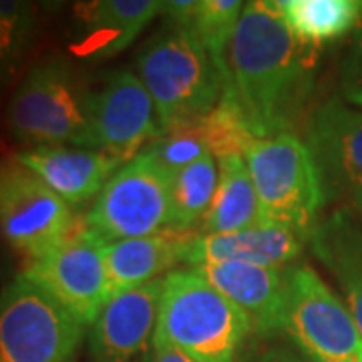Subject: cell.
Wrapping results in <instances>:
<instances>
[{
	"label": "cell",
	"mask_w": 362,
	"mask_h": 362,
	"mask_svg": "<svg viewBox=\"0 0 362 362\" xmlns=\"http://www.w3.org/2000/svg\"><path fill=\"white\" fill-rule=\"evenodd\" d=\"M254 181L262 220L310 235L324 195L310 149L296 133L254 141L244 156Z\"/></svg>",
	"instance_id": "obj_5"
},
{
	"label": "cell",
	"mask_w": 362,
	"mask_h": 362,
	"mask_svg": "<svg viewBox=\"0 0 362 362\" xmlns=\"http://www.w3.org/2000/svg\"><path fill=\"white\" fill-rule=\"evenodd\" d=\"M93 131L97 149L125 163L139 156L149 139L163 135L153 99L139 75L115 71L93 93Z\"/></svg>",
	"instance_id": "obj_12"
},
{
	"label": "cell",
	"mask_w": 362,
	"mask_h": 362,
	"mask_svg": "<svg viewBox=\"0 0 362 362\" xmlns=\"http://www.w3.org/2000/svg\"><path fill=\"white\" fill-rule=\"evenodd\" d=\"M199 270L209 284L246 312L252 330L262 337L282 332L284 324V272L242 262L207 264Z\"/></svg>",
	"instance_id": "obj_17"
},
{
	"label": "cell",
	"mask_w": 362,
	"mask_h": 362,
	"mask_svg": "<svg viewBox=\"0 0 362 362\" xmlns=\"http://www.w3.org/2000/svg\"><path fill=\"white\" fill-rule=\"evenodd\" d=\"M246 2L242 0H199L189 28L202 40L220 73L226 65V54L233 39L235 26L242 18Z\"/></svg>",
	"instance_id": "obj_23"
},
{
	"label": "cell",
	"mask_w": 362,
	"mask_h": 362,
	"mask_svg": "<svg viewBox=\"0 0 362 362\" xmlns=\"http://www.w3.org/2000/svg\"><path fill=\"white\" fill-rule=\"evenodd\" d=\"M312 252L332 274L362 334V216L337 209L308 235Z\"/></svg>",
	"instance_id": "obj_18"
},
{
	"label": "cell",
	"mask_w": 362,
	"mask_h": 362,
	"mask_svg": "<svg viewBox=\"0 0 362 362\" xmlns=\"http://www.w3.org/2000/svg\"><path fill=\"white\" fill-rule=\"evenodd\" d=\"M220 183L214 204L202 221L199 235H226L256 226L262 220L254 181L250 177L244 157L218 159Z\"/></svg>",
	"instance_id": "obj_20"
},
{
	"label": "cell",
	"mask_w": 362,
	"mask_h": 362,
	"mask_svg": "<svg viewBox=\"0 0 362 362\" xmlns=\"http://www.w3.org/2000/svg\"><path fill=\"white\" fill-rule=\"evenodd\" d=\"M199 125L206 135L207 147L216 159L235 156L244 157L254 141H258V137L247 127L246 119L242 117L238 105L226 93H221L218 107L209 115L204 117Z\"/></svg>",
	"instance_id": "obj_24"
},
{
	"label": "cell",
	"mask_w": 362,
	"mask_h": 362,
	"mask_svg": "<svg viewBox=\"0 0 362 362\" xmlns=\"http://www.w3.org/2000/svg\"><path fill=\"white\" fill-rule=\"evenodd\" d=\"M302 233L272 221H259L252 228L226 235H192L183 264L202 268L207 264L242 262L266 268L290 264L302 252Z\"/></svg>",
	"instance_id": "obj_15"
},
{
	"label": "cell",
	"mask_w": 362,
	"mask_h": 362,
	"mask_svg": "<svg viewBox=\"0 0 362 362\" xmlns=\"http://www.w3.org/2000/svg\"><path fill=\"white\" fill-rule=\"evenodd\" d=\"M147 151L156 157L161 163V168L169 171L171 175L180 173L181 169L211 153L199 121L163 133L159 139L147 147Z\"/></svg>",
	"instance_id": "obj_25"
},
{
	"label": "cell",
	"mask_w": 362,
	"mask_h": 362,
	"mask_svg": "<svg viewBox=\"0 0 362 362\" xmlns=\"http://www.w3.org/2000/svg\"><path fill=\"white\" fill-rule=\"evenodd\" d=\"M192 235L177 232L156 233L109 242L105 247L111 294H121L143 284L161 280V274L183 264Z\"/></svg>",
	"instance_id": "obj_19"
},
{
	"label": "cell",
	"mask_w": 362,
	"mask_h": 362,
	"mask_svg": "<svg viewBox=\"0 0 362 362\" xmlns=\"http://www.w3.org/2000/svg\"><path fill=\"white\" fill-rule=\"evenodd\" d=\"M250 330L246 312L199 270L171 272L165 278L153 340L173 344L195 362H235Z\"/></svg>",
	"instance_id": "obj_3"
},
{
	"label": "cell",
	"mask_w": 362,
	"mask_h": 362,
	"mask_svg": "<svg viewBox=\"0 0 362 362\" xmlns=\"http://www.w3.org/2000/svg\"><path fill=\"white\" fill-rule=\"evenodd\" d=\"M161 11L157 0H95L75 8V40L71 51L78 59H109L125 51Z\"/></svg>",
	"instance_id": "obj_16"
},
{
	"label": "cell",
	"mask_w": 362,
	"mask_h": 362,
	"mask_svg": "<svg viewBox=\"0 0 362 362\" xmlns=\"http://www.w3.org/2000/svg\"><path fill=\"white\" fill-rule=\"evenodd\" d=\"M171 187L173 175L145 149L109 180L83 223L107 244L169 232Z\"/></svg>",
	"instance_id": "obj_7"
},
{
	"label": "cell",
	"mask_w": 362,
	"mask_h": 362,
	"mask_svg": "<svg viewBox=\"0 0 362 362\" xmlns=\"http://www.w3.org/2000/svg\"><path fill=\"white\" fill-rule=\"evenodd\" d=\"M290 33L314 47L342 39L362 21L358 0H274Z\"/></svg>",
	"instance_id": "obj_21"
},
{
	"label": "cell",
	"mask_w": 362,
	"mask_h": 362,
	"mask_svg": "<svg viewBox=\"0 0 362 362\" xmlns=\"http://www.w3.org/2000/svg\"><path fill=\"white\" fill-rule=\"evenodd\" d=\"M282 332L316 362H362L358 324L310 266L284 272Z\"/></svg>",
	"instance_id": "obj_8"
},
{
	"label": "cell",
	"mask_w": 362,
	"mask_h": 362,
	"mask_svg": "<svg viewBox=\"0 0 362 362\" xmlns=\"http://www.w3.org/2000/svg\"><path fill=\"white\" fill-rule=\"evenodd\" d=\"M137 75L149 90L161 131L207 117L220 103L223 78L189 26L168 23L137 54Z\"/></svg>",
	"instance_id": "obj_2"
},
{
	"label": "cell",
	"mask_w": 362,
	"mask_h": 362,
	"mask_svg": "<svg viewBox=\"0 0 362 362\" xmlns=\"http://www.w3.org/2000/svg\"><path fill=\"white\" fill-rule=\"evenodd\" d=\"M165 278L115 294L89 328L95 362H145L153 349Z\"/></svg>",
	"instance_id": "obj_13"
},
{
	"label": "cell",
	"mask_w": 362,
	"mask_h": 362,
	"mask_svg": "<svg viewBox=\"0 0 362 362\" xmlns=\"http://www.w3.org/2000/svg\"><path fill=\"white\" fill-rule=\"evenodd\" d=\"M8 123L21 141L97 149L93 90L65 59L42 61L26 73L8 105Z\"/></svg>",
	"instance_id": "obj_4"
},
{
	"label": "cell",
	"mask_w": 362,
	"mask_h": 362,
	"mask_svg": "<svg viewBox=\"0 0 362 362\" xmlns=\"http://www.w3.org/2000/svg\"><path fill=\"white\" fill-rule=\"evenodd\" d=\"M324 204L362 216V111L340 101L314 109L306 127Z\"/></svg>",
	"instance_id": "obj_11"
},
{
	"label": "cell",
	"mask_w": 362,
	"mask_h": 362,
	"mask_svg": "<svg viewBox=\"0 0 362 362\" xmlns=\"http://www.w3.org/2000/svg\"><path fill=\"white\" fill-rule=\"evenodd\" d=\"M78 223L73 207L63 202L35 171L0 159V235L28 262L51 254Z\"/></svg>",
	"instance_id": "obj_9"
},
{
	"label": "cell",
	"mask_w": 362,
	"mask_h": 362,
	"mask_svg": "<svg viewBox=\"0 0 362 362\" xmlns=\"http://www.w3.org/2000/svg\"><path fill=\"white\" fill-rule=\"evenodd\" d=\"M85 328L25 274L0 292V362H73Z\"/></svg>",
	"instance_id": "obj_6"
},
{
	"label": "cell",
	"mask_w": 362,
	"mask_h": 362,
	"mask_svg": "<svg viewBox=\"0 0 362 362\" xmlns=\"http://www.w3.org/2000/svg\"><path fill=\"white\" fill-rule=\"evenodd\" d=\"M105 247L107 242L81 223L51 254L28 262L23 274L90 326L113 298Z\"/></svg>",
	"instance_id": "obj_10"
},
{
	"label": "cell",
	"mask_w": 362,
	"mask_h": 362,
	"mask_svg": "<svg viewBox=\"0 0 362 362\" xmlns=\"http://www.w3.org/2000/svg\"><path fill=\"white\" fill-rule=\"evenodd\" d=\"M35 30V6L28 2L0 0V75L25 51Z\"/></svg>",
	"instance_id": "obj_26"
},
{
	"label": "cell",
	"mask_w": 362,
	"mask_h": 362,
	"mask_svg": "<svg viewBox=\"0 0 362 362\" xmlns=\"http://www.w3.org/2000/svg\"><path fill=\"white\" fill-rule=\"evenodd\" d=\"M14 157L71 207L83 206L101 194L109 180L125 165V161L101 149L65 145H35Z\"/></svg>",
	"instance_id": "obj_14"
},
{
	"label": "cell",
	"mask_w": 362,
	"mask_h": 362,
	"mask_svg": "<svg viewBox=\"0 0 362 362\" xmlns=\"http://www.w3.org/2000/svg\"><path fill=\"white\" fill-rule=\"evenodd\" d=\"M151 362H195L189 354L183 350L175 349L173 344L163 342V340H153L151 349Z\"/></svg>",
	"instance_id": "obj_28"
},
{
	"label": "cell",
	"mask_w": 362,
	"mask_h": 362,
	"mask_svg": "<svg viewBox=\"0 0 362 362\" xmlns=\"http://www.w3.org/2000/svg\"><path fill=\"white\" fill-rule=\"evenodd\" d=\"M312 77V47L290 33L274 0L246 2L221 78L223 93L258 139L294 133Z\"/></svg>",
	"instance_id": "obj_1"
},
{
	"label": "cell",
	"mask_w": 362,
	"mask_h": 362,
	"mask_svg": "<svg viewBox=\"0 0 362 362\" xmlns=\"http://www.w3.org/2000/svg\"><path fill=\"white\" fill-rule=\"evenodd\" d=\"M220 183L216 157L206 156L173 175L169 232L187 233L206 220Z\"/></svg>",
	"instance_id": "obj_22"
},
{
	"label": "cell",
	"mask_w": 362,
	"mask_h": 362,
	"mask_svg": "<svg viewBox=\"0 0 362 362\" xmlns=\"http://www.w3.org/2000/svg\"><path fill=\"white\" fill-rule=\"evenodd\" d=\"M242 362H316L306 356L302 350L288 349V346H268V349L256 350Z\"/></svg>",
	"instance_id": "obj_27"
}]
</instances>
